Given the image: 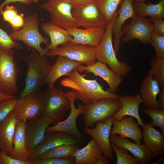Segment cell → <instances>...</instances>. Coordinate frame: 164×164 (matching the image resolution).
Here are the masks:
<instances>
[{"label": "cell", "mask_w": 164, "mask_h": 164, "mask_svg": "<svg viewBox=\"0 0 164 164\" xmlns=\"http://www.w3.org/2000/svg\"><path fill=\"white\" fill-rule=\"evenodd\" d=\"M41 7L49 13L53 24L66 29L79 27L72 15L73 7L66 0H48Z\"/></svg>", "instance_id": "10"}, {"label": "cell", "mask_w": 164, "mask_h": 164, "mask_svg": "<svg viewBox=\"0 0 164 164\" xmlns=\"http://www.w3.org/2000/svg\"><path fill=\"white\" fill-rule=\"evenodd\" d=\"M53 123H55L53 120L44 115L27 121L26 134L29 152L43 141L47 128Z\"/></svg>", "instance_id": "16"}, {"label": "cell", "mask_w": 164, "mask_h": 164, "mask_svg": "<svg viewBox=\"0 0 164 164\" xmlns=\"http://www.w3.org/2000/svg\"><path fill=\"white\" fill-rule=\"evenodd\" d=\"M14 51L0 48V91L13 96L19 90L17 76L19 69L14 58Z\"/></svg>", "instance_id": "5"}, {"label": "cell", "mask_w": 164, "mask_h": 164, "mask_svg": "<svg viewBox=\"0 0 164 164\" xmlns=\"http://www.w3.org/2000/svg\"><path fill=\"white\" fill-rule=\"evenodd\" d=\"M150 68L147 72L148 75L151 76L156 80L160 86L164 85V59L152 57L150 63Z\"/></svg>", "instance_id": "33"}, {"label": "cell", "mask_w": 164, "mask_h": 164, "mask_svg": "<svg viewBox=\"0 0 164 164\" xmlns=\"http://www.w3.org/2000/svg\"><path fill=\"white\" fill-rule=\"evenodd\" d=\"M39 25L38 16L35 13L25 18L24 25L22 28L17 31L13 30L9 35L13 40L21 41L29 48L35 49L41 55L45 56L48 50L42 48L41 44L47 45L49 40L40 33Z\"/></svg>", "instance_id": "4"}, {"label": "cell", "mask_w": 164, "mask_h": 164, "mask_svg": "<svg viewBox=\"0 0 164 164\" xmlns=\"http://www.w3.org/2000/svg\"><path fill=\"white\" fill-rule=\"evenodd\" d=\"M143 111L152 119L150 124L153 126L160 128L162 134L164 135V110L147 108L144 109Z\"/></svg>", "instance_id": "34"}, {"label": "cell", "mask_w": 164, "mask_h": 164, "mask_svg": "<svg viewBox=\"0 0 164 164\" xmlns=\"http://www.w3.org/2000/svg\"><path fill=\"white\" fill-rule=\"evenodd\" d=\"M79 148L78 146L76 145H62L45 152L38 158L67 157L70 156Z\"/></svg>", "instance_id": "32"}, {"label": "cell", "mask_w": 164, "mask_h": 164, "mask_svg": "<svg viewBox=\"0 0 164 164\" xmlns=\"http://www.w3.org/2000/svg\"><path fill=\"white\" fill-rule=\"evenodd\" d=\"M0 14L2 17L3 21L9 22L19 13L18 10L14 6L7 5Z\"/></svg>", "instance_id": "40"}, {"label": "cell", "mask_w": 164, "mask_h": 164, "mask_svg": "<svg viewBox=\"0 0 164 164\" xmlns=\"http://www.w3.org/2000/svg\"><path fill=\"white\" fill-rule=\"evenodd\" d=\"M142 139L144 144L155 157L164 153V135L150 123L142 127Z\"/></svg>", "instance_id": "25"}, {"label": "cell", "mask_w": 164, "mask_h": 164, "mask_svg": "<svg viewBox=\"0 0 164 164\" xmlns=\"http://www.w3.org/2000/svg\"><path fill=\"white\" fill-rule=\"evenodd\" d=\"M84 140L63 131H53L46 132L43 141L29 152L27 161L30 162L38 158L45 152L60 145H70L79 146L82 143Z\"/></svg>", "instance_id": "11"}, {"label": "cell", "mask_w": 164, "mask_h": 164, "mask_svg": "<svg viewBox=\"0 0 164 164\" xmlns=\"http://www.w3.org/2000/svg\"><path fill=\"white\" fill-rule=\"evenodd\" d=\"M103 152L92 138L84 147L79 148L70 156L75 158V164H95Z\"/></svg>", "instance_id": "29"}, {"label": "cell", "mask_w": 164, "mask_h": 164, "mask_svg": "<svg viewBox=\"0 0 164 164\" xmlns=\"http://www.w3.org/2000/svg\"><path fill=\"white\" fill-rule=\"evenodd\" d=\"M19 121L12 111L0 122V149L9 155L12 150L13 138Z\"/></svg>", "instance_id": "24"}, {"label": "cell", "mask_w": 164, "mask_h": 164, "mask_svg": "<svg viewBox=\"0 0 164 164\" xmlns=\"http://www.w3.org/2000/svg\"><path fill=\"white\" fill-rule=\"evenodd\" d=\"M118 100L122 106L120 110L113 116L114 120H120L125 116H129L137 119L139 125L143 126L145 124L141 119L139 113V106L143 103L141 95L138 94L134 96L119 95Z\"/></svg>", "instance_id": "22"}, {"label": "cell", "mask_w": 164, "mask_h": 164, "mask_svg": "<svg viewBox=\"0 0 164 164\" xmlns=\"http://www.w3.org/2000/svg\"><path fill=\"white\" fill-rule=\"evenodd\" d=\"M39 0H5L0 5V12L4 9L5 6L11 2H20L25 5H29L32 3H37Z\"/></svg>", "instance_id": "44"}, {"label": "cell", "mask_w": 164, "mask_h": 164, "mask_svg": "<svg viewBox=\"0 0 164 164\" xmlns=\"http://www.w3.org/2000/svg\"><path fill=\"white\" fill-rule=\"evenodd\" d=\"M109 159L104 155H101L96 161L95 164H109Z\"/></svg>", "instance_id": "47"}, {"label": "cell", "mask_w": 164, "mask_h": 164, "mask_svg": "<svg viewBox=\"0 0 164 164\" xmlns=\"http://www.w3.org/2000/svg\"><path fill=\"white\" fill-rule=\"evenodd\" d=\"M147 0H133L135 2H144Z\"/></svg>", "instance_id": "50"}, {"label": "cell", "mask_w": 164, "mask_h": 164, "mask_svg": "<svg viewBox=\"0 0 164 164\" xmlns=\"http://www.w3.org/2000/svg\"><path fill=\"white\" fill-rule=\"evenodd\" d=\"M42 31L48 35L50 38V43L46 46L48 50L55 49L59 45H63L71 42L72 36L68 31L51 22L43 23L41 26Z\"/></svg>", "instance_id": "28"}, {"label": "cell", "mask_w": 164, "mask_h": 164, "mask_svg": "<svg viewBox=\"0 0 164 164\" xmlns=\"http://www.w3.org/2000/svg\"><path fill=\"white\" fill-rule=\"evenodd\" d=\"M118 14L117 11L111 22L107 25L104 36L100 44L96 47V57L98 61L107 64L114 72L123 77L131 71L132 67L126 62H120L118 59L113 47L112 26Z\"/></svg>", "instance_id": "3"}, {"label": "cell", "mask_w": 164, "mask_h": 164, "mask_svg": "<svg viewBox=\"0 0 164 164\" xmlns=\"http://www.w3.org/2000/svg\"><path fill=\"white\" fill-rule=\"evenodd\" d=\"M70 103V112L67 118L63 121L56 123L54 125L48 127L46 132L53 131H61L68 133L73 136L84 139V136L78 130L76 121L79 115L81 113L82 105L80 104L76 108L74 104L76 93L73 91L65 93Z\"/></svg>", "instance_id": "15"}, {"label": "cell", "mask_w": 164, "mask_h": 164, "mask_svg": "<svg viewBox=\"0 0 164 164\" xmlns=\"http://www.w3.org/2000/svg\"><path fill=\"white\" fill-rule=\"evenodd\" d=\"M113 120L112 117L104 122H97L94 128L87 127L84 128V133L92 138L100 147L104 155L111 160L114 159L110 140L111 129Z\"/></svg>", "instance_id": "14"}, {"label": "cell", "mask_w": 164, "mask_h": 164, "mask_svg": "<svg viewBox=\"0 0 164 164\" xmlns=\"http://www.w3.org/2000/svg\"><path fill=\"white\" fill-rule=\"evenodd\" d=\"M106 27L107 25L84 29L71 27L66 30L72 37L70 42L96 47L104 36Z\"/></svg>", "instance_id": "18"}, {"label": "cell", "mask_w": 164, "mask_h": 164, "mask_svg": "<svg viewBox=\"0 0 164 164\" xmlns=\"http://www.w3.org/2000/svg\"><path fill=\"white\" fill-rule=\"evenodd\" d=\"M158 82L149 75L142 79L140 87V93L143 103L147 108L159 109L157 97L160 89Z\"/></svg>", "instance_id": "27"}, {"label": "cell", "mask_w": 164, "mask_h": 164, "mask_svg": "<svg viewBox=\"0 0 164 164\" xmlns=\"http://www.w3.org/2000/svg\"><path fill=\"white\" fill-rule=\"evenodd\" d=\"M75 70L80 73L84 71L86 74L92 73L99 76L106 81L110 87V91L114 94H116L118 87L123 80L121 76L110 70L106 64L99 61L88 66L80 65Z\"/></svg>", "instance_id": "17"}, {"label": "cell", "mask_w": 164, "mask_h": 164, "mask_svg": "<svg viewBox=\"0 0 164 164\" xmlns=\"http://www.w3.org/2000/svg\"><path fill=\"white\" fill-rule=\"evenodd\" d=\"M133 0H122L118 14L114 19L112 26V32L114 36V50L116 54L119 50L121 39L122 36V26L128 19L135 15L133 7Z\"/></svg>", "instance_id": "21"}, {"label": "cell", "mask_w": 164, "mask_h": 164, "mask_svg": "<svg viewBox=\"0 0 164 164\" xmlns=\"http://www.w3.org/2000/svg\"><path fill=\"white\" fill-rule=\"evenodd\" d=\"M75 70L61 80V85L71 88L76 93L75 100L82 101L84 104L104 99L118 100L119 95L104 90L96 79H85Z\"/></svg>", "instance_id": "1"}, {"label": "cell", "mask_w": 164, "mask_h": 164, "mask_svg": "<svg viewBox=\"0 0 164 164\" xmlns=\"http://www.w3.org/2000/svg\"><path fill=\"white\" fill-rule=\"evenodd\" d=\"M0 48L5 49H22L21 44L13 40L9 34L0 27Z\"/></svg>", "instance_id": "37"}, {"label": "cell", "mask_w": 164, "mask_h": 164, "mask_svg": "<svg viewBox=\"0 0 164 164\" xmlns=\"http://www.w3.org/2000/svg\"><path fill=\"white\" fill-rule=\"evenodd\" d=\"M42 94L43 115L51 119L55 123L61 121L70 108V101L65 93L54 86H47Z\"/></svg>", "instance_id": "7"}, {"label": "cell", "mask_w": 164, "mask_h": 164, "mask_svg": "<svg viewBox=\"0 0 164 164\" xmlns=\"http://www.w3.org/2000/svg\"><path fill=\"white\" fill-rule=\"evenodd\" d=\"M149 43L155 49L156 57L159 59H164V36L158 35L153 32Z\"/></svg>", "instance_id": "38"}, {"label": "cell", "mask_w": 164, "mask_h": 164, "mask_svg": "<svg viewBox=\"0 0 164 164\" xmlns=\"http://www.w3.org/2000/svg\"><path fill=\"white\" fill-rule=\"evenodd\" d=\"M112 149L116 154L117 164H139L137 159L130 155L127 150L121 149L111 143Z\"/></svg>", "instance_id": "35"}, {"label": "cell", "mask_w": 164, "mask_h": 164, "mask_svg": "<svg viewBox=\"0 0 164 164\" xmlns=\"http://www.w3.org/2000/svg\"><path fill=\"white\" fill-rule=\"evenodd\" d=\"M133 118L126 116L120 120H114L111 135L118 134L121 137L130 138L135 143L141 144L142 132Z\"/></svg>", "instance_id": "20"}, {"label": "cell", "mask_w": 164, "mask_h": 164, "mask_svg": "<svg viewBox=\"0 0 164 164\" xmlns=\"http://www.w3.org/2000/svg\"><path fill=\"white\" fill-rule=\"evenodd\" d=\"M24 16V14L23 13L19 14L9 22L13 31H18L23 27L25 23Z\"/></svg>", "instance_id": "42"}, {"label": "cell", "mask_w": 164, "mask_h": 164, "mask_svg": "<svg viewBox=\"0 0 164 164\" xmlns=\"http://www.w3.org/2000/svg\"><path fill=\"white\" fill-rule=\"evenodd\" d=\"M70 3L73 8L93 2L94 0H66Z\"/></svg>", "instance_id": "45"}, {"label": "cell", "mask_w": 164, "mask_h": 164, "mask_svg": "<svg viewBox=\"0 0 164 164\" xmlns=\"http://www.w3.org/2000/svg\"><path fill=\"white\" fill-rule=\"evenodd\" d=\"M148 19L153 23V32L158 35L164 36V21L162 19L150 18Z\"/></svg>", "instance_id": "43"}, {"label": "cell", "mask_w": 164, "mask_h": 164, "mask_svg": "<svg viewBox=\"0 0 164 164\" xmlns=\"http://www.w3.org/2000/svg\"><path fill=\"white\" fill-rule=\"evenodd\" d=\"M159 94L158 99L157 100L159 109L164 110V89L163 87H162Z\"/></svg>", "instance_id": "46"}, {"label": "cell", "mask_w": 164, "mask_h": 164, "mask_svg": "<svg viewBox=\"0 0 164 164\" xmlns=\"http://www.w3.org/2000/svg\"><path fill=\"white\" fill-rule=\"evenodd\" d=\"M110 140L111 143L121 149L130 152L139 164L151 163L155 157L144 144L133 143L127 138L116 135H110Z\"/></svg>", "instance_id": "19"}, {"label": "cell", "mask_w": 164, "mask_h": 164, "mask_svg": "<svg viewBox=\"0 0 164 164\" xmlns=\"http://www.w3.org/2000/svg\"><path fill=\"white\" fill-rule=\"evenodd\" d=\"M129 24L122 28L121 40L128 42L137 39L145 44L149 43L153 30V25L145 17L136 14L132 17Z\"/></svg>", "instance_id": "12"}, {"label": "cell", "mask_w": 164, "mask_h": 164, "mask_svg": "<svg viewBox=\"0 0 164 164\" xmlns=\"http://www.w3.org/2000/svg\"><path fill=\"white\" fill-rule=\"evenodd\" d=\"M83 64L81 62L59 56L55 63L51 66L46 80L45 84H47V86H54L59 78L64 76H67L77 67Z\"/></svg>", "instance_id": "23"}, {"label": "cell", "mask_w": 164, "mask_h": 164, "mask_svg": "<svg viewBox=\"0 0 164 164\" xmlns=\"http://www.w3.org/2000/svg\"><path fill=\"white\" fill-rule=\"evenodd\" d=\"M121 104L119 100L104 99L82 105L81 114L84 124L92 127L98 122H104L113 117L121 108Z\"/></svg>", "instance_id": "6"}, {"label": "cell", "mask_w": 164, "mask_h": 164, "mask_svg": "<svg viewBox=\"0 0 164 164\" xmlns=\"http://www.w3.org/2000/svg\"><path fill=\"white\" fill-rule=\"evenodd\" d=\"M72 13L79 27L87 29L107 25L102 13L93 2L73 8Z\"/></svg>", "instance_id": "13"}, {"label": "cell", "mask_w": 164, "mask_h": 164, "mask_svg": "<svg viewBox=\"0 0 164 164\" xmlns=\"http://www.w3.org/2000/svg\"><path fill=\"white\" fill-rule=\"evenodd\" d=\"M16 97L14 95L11 96L5 94L0 91V103L5 99Z\"/></svg>", "instance_id": "48"}, {"label": "cell", "mask_w": 164, "mask_h": 164, "mask_svg": "<svg viewBox=\"0 0 164 164\" xmlns=\"http://www.w3.org/2000/svg\"><path fill=\"white\" fill-rule=\"evenodd\" d=\"M160 158L156 162H153L152 164H158L162 162L164 160V157L162 155L160 156Z\"/></svg>", "instance_id": "49"}, {"label": "cell", "mask_w": 164, "mask_h": 164, "mask_svg": "<svg viewBox=\"0 0 164 164\" xmlns=\"http://www.w3.org/2000/svg\"><path fill=\"white\" fill-rule=\"evenodd\" d=\"M16 97L5 99L0 103V122L12 111L17 102Z\"/></svg>", "instance_id": "39"}, {"label": "cell", "mask_w": 164, "mask_h": 164, "mask_svg": "<svg viewBox=\"0 0 164 164\" xmlns=\"http://www.w3.org/2000/svg\"><path fill=\"white\" fill-rule=\"evenodd\" d=\"M0 164H30L28 161H22L14 159L4 151H0Z\"/></svg>", "instance_id": "41"}, {"label": "cell", "mask_w": 164, "mask_h": 164, "mask_svg": "<svg viewBox=\"0 0 164 164\" xmlns=\"http://www.w3.org/2000/svg\"><path fill=\"white\" fill-rule=\"evenodd\" d=\"M27 65L25 86L20 95L22 97L30 94L40 91L45 84V81L51 65L45 56L32 49L28 56H21Z\"/></svg>", "instance_id": "2"}, {"label": "cell", "mask_w": 164, "mask_h": 164, "mask_svg": "<svg viewBox=\"0 0 164 164\" xmlns=\"http://www.w3.org/2000/svg\"><path fill=\"white\" fill-rule=\"evenodd\" d=\"M44 101L40 91L17 99L12 112L19 121L30 120L43 115Z\"/></svg>", "instance_id": "9"}, {"label": "cell", "mask_w": 164, "mask_h": 164, "mask_svg": "<svg viewBox=\"0 0 164 164\" xmlns=\"http://www.w3.org/2000/svg\"><path fill=\"white\" fill-rule=\"evenodd\" d=\"M122 0H94L93 2L100 10L107 25L110 23L114 17L119 5Z\"/></svg>", "instance_id": "31"}, {"label": "cell", "mask_w": 164, "mask_h": 164, "mask_svg": "<svg viewBox=\"0 0 164 164\" xmlns=\"http://www.w3.org/2000/svg\"><path fill=\"white\" fill-rule=\"evenodd\" d=\"M27 122L19 121L17 123L13 138V149L9 155L14 159L25 161H27L29 153L26 134Z\"/></svg>", "instance_id": "26"}, {"label": "cell", "mask_w": 164, "mask_h": 164, "mask_svg": "<svg viewBox=\"0 0 164 164\" xmlns=\"http://www.w3.org/2000/svg\"><path fill=\"white\" fill-rule=\"evenodd\" d=\"M75 158L70 156L64 158H37L30 162V164H75Z\"/></svg>", "instance_id": "36"}, {"label": "cell", "mask_w": 164, "mask_h": 164, "mask_svg": "<svg viewBox=\"0 0 164 164\" xmlns=\"http://www.w3.org/2000/svg\"><path fill=\"white\" fill-rule=\"evenodd\" d=\"M136 14L143 17L148 16L152 19H162L164 18V0H160L156 4L151 2L133 3Z\"/></svg>", "instance_id": "30"}, {"label": "cell", "mask_w": 164, "mask_h": 164, "mask_svg": "<svg viewBox=\"0 0 164 164\" xmlns=\"http://www.w3.org/2000/svg\"><path fill=\"white\" fill-rule=\"evenodd\" d=\"M96 49L94 47L70 42L60 47L49 50L45 56L51 57L62 56L88 66L95 62Z\"/></svg>", "instance_id": "8"}]
</instances>
